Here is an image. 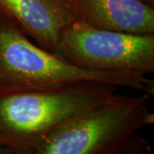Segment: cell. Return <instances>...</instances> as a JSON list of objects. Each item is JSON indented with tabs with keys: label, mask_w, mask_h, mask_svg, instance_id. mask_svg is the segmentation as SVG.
Returning <instances> with one entry per match:
<instances>
[{
	"label": "cell",
	"mask_w": 154,
	"mask_h": 154,
	"mask_svg": "<svg viewBox=\"0 0 154 154\" xmlns=\"http://www.w3.org/2000/svg\"><path fill=\"white\" fill-rule=\"evenodd\" d=\"M116 88L94 82L0 87V148L6 154H34L57 128L112 99Z\"/></svg>",
	"instance_id": "cell-1"
},
{
	"label": "cell",
	"mask_w": 154,
	"mask_h": 154,
	"mask_svg": "<svg viewBox=\"0 0 154 154\" xmlns=\"http://www.w3.org/2000/svg\"><path fill=\"white\" fill-rule=\"evenodd\" d=\"M152 96L117 95L57 128L34 154H152L136 133L154 122Z\"/></svg>",
	"instance_id": "cell-2"
},
{
	"label": "cell",
	"mask_w": 154,
	"mask_h": 154,
	"mask_svg": "<svg viewBox=\"0 0 154 154\" xmlns=\"http://www.w3.org/2000/svg\"><path fill=\"white\" fill-rule=\"evenodd\" d=\"M94 82L154 95V82L139 72L77 67L33 43L16 22L0 15V87L36 88Z\"/></svg>",
	"instance_id": "cell-3"
},
{
	"label": "cell",
	"mask_w": 154,
	"mask_h": 154,
	"mask_svg": "<svg viewBox=\"0 0 154 154\" xmlns=\"http://www.w3.org/2000/svg\"><path fill=\"white\" fill-rule=\"evenodd\" d=\"M56 53L86 69L150 75L154 73V33H124L73 21L61 33Z\"/></svg>",
	"instance_id": "cell-4"
},
{
	"label": "cell",
	"mask_w": 154,
	"mask_h": 154,
	"mask_svg": "<svg viewBox=\"0 0 154 154\" xmlns=\"http://www.w3.org/2000/svg\"><path fill=\"white\" fill-rule=\"evenodd\" d=\"M0 15L52 52L63 30L75 21L66 0H0Z\"/></svg>",
	"instance_id": "cell-5"
},
{
	"label": "cell",
	"mask_w": 154,
	"mask_h": 154,
	"mask_svg": "<svg viewBox=\"0 0 154 154\" xmlns=\"http://www.w3.org/2000/svg\"><path fill=\"white\" fill-rule=\"evenodd\" d=\"M74 20L94 28L154 33V8L142 0H66Z\"/></svg>",
	"instance_id": "cell-6"
},
{
	"label": "cell",
	"mask_w": 154,
	"mask_h": 154,
	"mask_svg": "<svg viewBox=\"0 0 154 154\" xmlns=\"http://www.w3.org/2000/svg\"><path fill=\"white\" fill-rule=\"evenodd\" d=\"M143 2H145L146 4H147L148 5L154 7V0H142Z\"/></svg>",
	"instance_id": "cell-7"
},
{
	"label": "cell",
	"mask_w": 154,
	"mask_h": 154,
	"mask_svg": "<svg viewBox=\"0 0 154 154\" xmlns=\"http://www.w3.org/2000/svg\"><path fill=\"white\" fill-rule=\"evenodd\" d=\"M0 154H6V152L3 150V149H1L0 148Z\"/></svg>",
	"instance_id": "cell-8"
}]
</instances>
